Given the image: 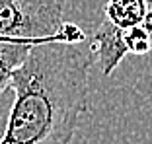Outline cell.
<instances>
[{
  "mask_svg": "<svg viewBox=\"0 0 152 144\" xmlns=\"http://www.w3.org/2000/svg\"><path fill=\"white\" fill-rule=\"evenodd\" d=\"M92 53L80 45H35L12 72L14 101L0 144H70L88 109Z\"/></svg>",
  "mask_w": 152,
  "mask_h": 144,
  "instance_id": "cell-1",
  "label": "cell"
},
{
  "mask_svg": "<svg viewBox=\"0 0 152 144\" xmlns=\"http://www.w3.org/2000/svg\"><path fill=\"white\" fill-rule=\"evenodd\" d=\"M63 23L58 0H0V37L61 43Z\"/></svg>",
  "mask_w": 152,
  "mask_h": 144,
  "instance_id": "cell-2",
  "label": "cell"
},
{
  "mask_svg": "<svg viewBox=\"0 0 152 144\" xmlns=\"http://www.w3.org/2000/svg\"><path fill=\"white\" fill-rule=\"evenodd\" d=\"M90 53L96 55V60H98L103 76H111L113 70L121 64V60L129 55L123 43V29L115 27L103 18V22L92 35Z\"/></svg>",
  "mask_w": 152,
  "mask_h": 144,
  "instance_id": "cell-3",
  "label": "cell"
},
{
  "mask_svg": "<svg viewBox=\"0 0 152 144\" xmlns=\"http://www.w3.org/2000/svg\"><path fill=\"white\" fill-rule=\"evenodd\" d=\"M146 0H107L105 20L125 31L142 23L146 16Z\"/></svg>",
  "mask_w": 152,
  "mask_h": 144,
  "instance_id": "cell-4",
  "label": "cell"
},
{
  "mask_svg": "<svg viewBox=\"0 0 152 144\" xmlns=\"http://www.w3.org/2000/svg\"><path fill=\"white\" fill-rule=\"evenodd\" d=\"M35 45H43L39 41H18L0 37V72L12 78V72L23 64L29 51Z\"/></svg>",
  "mask_w": 152,
  "mask_h": 144,
  "instance_id": "cell-5",
  "label": "cell"
},
{
  "mask_svg": "<svg viewBox=\"0 0 152 144\" xmlns=\"http://www.w3.org/2000/svg\"><path fill=\"white\" fill-rule=\"evenodd\" d=\"M123 43L127 47V53H131V55L142 57V55L152 53V39L140 25L125 29L123 31Z\"/></svg>",
  "mask_w": 152,
  "mask_h": 144,
  "instance_id": "cell-6",
  "label": "cell"
},
{
  "mask_svg": "<svg viewBox=\"0 0 152 144\" xmlns=\"http://www.w3.org/2000/svg\"><path fill=\"white\" fill-rule=\"evenodd\" d=\"M86 41V33L82 31V27H78L72 22H64L61 27V43L66 45H82Z\"/></svg>",
  "mask_w": 152,
  "mask_h": 144,
  "instance_id": "cell-7",
  "label": "cell"
},
{
  "mask_svg": "<svg viewBox=\"0 0 152 144\" xmlns=\"http://www.w3.org/2000/svg\"><path fill=\"white\" fill-rule=\"evenodd\" d=\"M12 101H14V90H12V86H8L6 90L0 92V136H2V132L6 129V121H8Z\"/></svg>",
  "mask_w": 152,
  "mask_h": 144,
  "instance_id": "cell-8",
  "label": "cell"
},
{
  "mask_svg": "<svg viewBox=\"0 0 152 144\" xmlns=\"http://www.w3.org/2000/svg\"><path fill=\"white\" fill-rule=\"evenodd\" d=\"M146 16H144V20H142V23H140V27H142L144 31L150 35V39H152V0H146Z\"/></svg>",
  "mask_w": 152,
  "mask_h": 144,
  "instance_id": "cell-9",
  "label": "cell"
},
{
  "mask_svg": "<svg viewBox=\"0 0 152 144\" xmlns=\"http://www.w3.org/2000/svg\"><path fill=\"white\" fill-rule=\"evenodd\" d=\"M8 86H10V78H8V76H4V74L0 72V92H2V90H6Z\"/></svg>",
  "mask_w": 152,
  "mask_h": 144,
  "instance_id": "cell-10",
  "label": "cell"
}]
</instances>
